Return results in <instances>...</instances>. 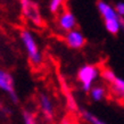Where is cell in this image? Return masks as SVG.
Listing matches in <instances>:
<instances>
[{
  "mask_svg": "<svg viewBox=\"0 0 124 124\" xmlns=\"http://www.w3.org/2000/svg\"><path fill=\"white\" fill-rule=\"evenodd\" d=\"M21 39H22V42L25 49L27 51V56L30 58L31 63L33 65H40L42 62V56H41V53L39 51V48H38V45L37 42L34 40L33 35L31 33L30 31H26L24 30L21 32Z\"/></svg>",
  "mask_w": 124,
  "mask_h": 124,
  "instance_id": "1",
  "label": "cell"
},
{
  "mask_svg": "<svg viewBox=\"0 0 124 124\" xmlns=\"http://www.w3.org/2000/svg\"><path fill=\"white\" fill-rule=\"evenodd\" d=\"M98 68L93 65H84L78 72V80L82 84V89L84 91H89L91 89L92 82L98 76Z\"/></svg>",
  "mask_w": 124,
  "mask_h": 124,
  "instance_id": "2",
  "label": "cell"
},
{
  "mask_svg": "<svg viewBox=\"0 0 124 124\" xmlns=\"http://www.w3.org/2000/svg\"><path fill=\"white\" fill-rule=\"evenodd\" d=\"M21 4H22L23 14L25 15V17H27L35 24L40 25L41 24V16H40L37 5L33 4L31 0H21Z\"/></svg>",
  "mask_w": 124,
  "mask_h": 124,
  "instance_id": "3",
  "label": "cell"
},
{
  "mask_svg": "<svg viewBox=\"0 0 124 124\" xmlns=\"http://www.w3.org/2000/svg\"><path fill=\"white\" fill-rule=\"evenodd\" d=\"M0 89L8 92L14 102L17 101V96L14 90V79L10 73L2 70H0Z\"/></svg>",
  "mask_w": 124,
  "mask_h": 124,
  "instance_id": "4",
  "label": "cell"
},
{
  "mask_svg": "<svg viewBox=\"0 0 124 124\" xmlns=\"http://www.w3.org/2000/svg\"><path fill=\"white\" fill-rule=\"evenodd\" d=\"M65 40H66V43H67L68 47H71L73 49L82 48L85 43V39L83 37V34L78 30H72L67 32Z\"/></svg>",
  "mask_w": 124,
  "mask_h": 124,
  "instance_id": "5",
  "label": "cell"
},
{
  "mask_svg": "<svg viewBox=\"0 0 124 124\" xmlns=\"http://www.w3.org/2000/svg\"><path fill=\"white\" fill-rule=\"evenodd\" d=\"M97 7L99 13L104 17V21H112V19H120L121 17L116 13V10L113 7H110L108 4H106L105 1L99 0L97 2Z\"/></svg>",
  "mask_w": 124,
  "mask_h": 124,
  "instance_id": "6",
  "label": "cell"
},
{
  "mask_svg": "<svg viewBox=\"0 0 124 124\" xmlns=\"http://www.w3.org/2000/svg\"><path fill=\"white\" fill-rule=\"evenodd\" d=\"M58 23H59V26L62 27L63 30L70 32V31L74 30V27H75V25H76L75 16L73 15L71 11H65V13H63V14L60 15Z\"/></svg>",
  "mask_w": 124,
  "mask_h": 124,
  "instance_id": "7",
  "label": "cell"
},
{
  "mask_svg": "<svg viewBox=\"0 0 124 124\" xmlns=\"http://www.w3.org/2000/svg\"><path fill=\"white\" fill-rule=\"evenodd\" d=\"M40 106L46 116L48 118H51L53 117V104L50 101V99L43 93L40 94Z\"/></svg>",
  "mask_w": 124,
  "mask_h": 124,
  "instance_id": "8",
  "label": "cell"
},
{
  "mask_svg": "<svg viewBox=\"0 0 124 124\" xmlns=\"http://www.w3.org/2000/svg\"><path fill=\"white\" fill-rule=\"evenodd\" d=\"M106 30L112 34H117L121 27V18L120 19H112V21H105Z\"/></svg>",
  "mask_w": 124,
  "mask_h": 124,
  "instance_id": "9",
  "label": "cell"
},
{
  "mask_svg": "<svg viewBox=\"0 0 124 124\" xmlns=\"http://www.w3.org/2000/svg\"><path fill=\"white\" fill-rule=\"evenodd\" d=\"M114 93L121 98H124V80L116 78V80L112 83Z\"/></svg>",
  "mask_w": 124,
  "mask_h": 124,
  "instance_id": "10",
  "label": "cell"
},
{
  "mask_svg": "<svg viewBox=\"0 0 124 124\" xmlns=\"http://www.w3.org/2000/svg\"><path fill=\"white\" fill-rule=\"evenodd\" d=\"M91 97L93 100L96 101H99V100H101L104 96H105V89L101 88V86H94L91 89Z\"/></svg>",
  "mask_w": 124,
  "mask_h": 124,
  "instance_id": "11",
  "label": "cell"
},
{
  "mask_svg": "<svg viewBox=\"0 0 124 124\" xmlns=\"http://www.w3.org/2000/svg\"><path fill=\"white\" fill-rule=\"evenodd\" d=\"M82 116L85 118L86 121H89L91 124H105L102 121H100L99 118H98L97 116H94V115H92L91 113H89V112H86V110H82Z\"/></svg>",
  "mask_w": 124,
  "mask_h": 124,
  "instance_id": "12",
  "label": "cell"
},
{
  "mask_svg": "<svg viewBox=\"0 0 124 124\" xmlns=\"http://www.w3.org/2000/svg\"><path fill=\"white\" fill-rule=\"evenodd\" d=\"M101 76L106 81H108V82H110V83H113L114 81L116 80V76L114 74V72L112 71V70H109V68H105V70L101 72Z\"/></svg>",
  "mask_w": 124,
  "mask_h": 124,
  "instance_id": "13",
  "label": "cell"
},
{
  "mask_svg": "<svg viewBox=\"0 0 124 124\" xmlns=\"http://www.w3.org/2000/svg\"><path fill=\"white\" fill-rule=\"evenodd\" d=\"M63 1L64 0H50V5H49L50 10L53 11V13H56L60 8V6L63 5Z\"/></svg>",
  "mask_w": 124,
  "mask_h": 124,
  "instance_id": "14",
  "label": "cell"
},
{
  "mask_svg": "<svg viewBox=\"0 0 124 124\" xmlns=\"http://www.w3.org/2000/svg\"><path fill=\"white\" fill-rule=\"evenodd\" d=\"M23 117H24L25 124H35V121H34V117L32 114L27 113V112H24L23 113Z\"/></svg>",
  "mask_w": 124,
  "mask_h": 124,
  "instance_id": "15",
  "label": "cell"
},
{
  "mask_svg": "<svg viewBox=\"0 0 124 124\" xmlns=\"http://www.w3.org/2000/svg\"><path fill=\"white\" fill-rule=\"evenodd\" d=\"M116 13L118 14V16H124V2H118L116 5Z\"/></svg>",
  "mask_w": 124,
  "mask_h": 124,
  "instance_id": "16",
  "label": "cell"
},
{
  "mask_svg": "<svg viewBox=\"0 0 124 124\" xmlns=\"http://www.w3.org/2000/svg\"><path fill=\"white\" fill-rule=\"evenodd\" d=\"M62 124H73V122H72V120L70 117H66V118L62 122Z\"/></svg>",
  "mask_w": 124,
  "mask_h": 124,
  "instance_id": "17",
  "label": "cell"
}]
</instances>
